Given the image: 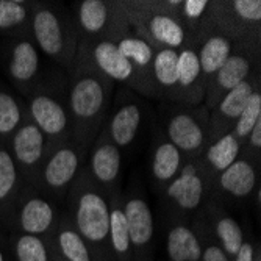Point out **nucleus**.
I'll return each instance as SVG.
<instances>
[{
	"label": "nucleus",
	"instance_id": "12",
	"mask_svg": "<svg viewBox=\"0 0 261 261\" xmlns=\"http://www.w3.org/2000/svg\"><path fill=\"white\" fill-rule=\"evenodd\" d=\"M168 197L183 211H193L200 206L205 197V185L196 164L188 163L178 175L168 185Z\"/></svg>",
	"mask_w": 261,
	"mask_h": 261
},
{
	"label": "nucleus",
	"instance_id": "32",
	"mask_svg": "<svg viewBox=\"0 0 261 261\" xmlns=\"http://www.w3.org/2000/svg\"><path fill=\"white\" fill-rule=\"evenodd\" d=\"M23 122V113L17 99L0 88V138H10Z\"/></svg>",
	"mask_w": 261,
	"mask_h": 261
},
{
	"label": "nucleus",
	"instance_id": "15",
	"mask_svg": "<svg viewBox=\"0 0 261 261\" xmlns=\"http://www.w3.org/2000/svg\"><path fill=\"white\" fill-rule=\"evenodd\" d=\"M92 58L96 63V69L108 80L127 83L135 75V67L117 50L116 42L100 41L92 50Z\"/></svg>",
	"mask_w": 261,
	"mask_h": 261
},
{
	"label": "nucleus",
	"instance_id": "5",
	"mask_svg": "<svg viewBox=\"0 0 261 261\" xmlns=\"http://www.w3.org/2000/svg\"><path fill=\"white\" fill-rule=\"evenodd\" d=\"M82 168V150L77 144H63L49 153L41 166L38 178L45 194H66Z\"/></svg>",
	"mask_w": 261,
	"mask_h": 261
},
{
	"label": "nucleus",
	"instance_id": "4",
	"mask_svg": "<svg viewBox=\"0 0 261 261\" xmlns=\"http://www.w3.org/2000/svg\"><path fill=\"white\" fill-rule=\"evenodd\" d=\"M58 221L57 206L49 199L39 193L20 191L11 218V225H16V231L49 241L54 238Z\"/></svg>",
	"mask_w": 261,
	"mask_h": 261
},
{
	"label": "nucleus",
	"instance_id": "37",
	"mask_svg": "<svg viewBox=\"0 0 261 261\" xmlns=\"http://www.w3.org/2000/svg\"><path fill=\"white\" fill-rule=\"evenodd\" d=\"M180 5H181L183 16L188 20H197L203 16V13L206 11L210 4L206 0H186V2H183Z\"/></svg>",
	"mask_w": 261,
	"mask_h": 261
},
{
	"label": "nucleus",
	"instance_id": "3",
	"mask_svg": "<svg viewBox=\"0 0 261 261\" xmlns=\"http://www.w3.org/2000/svg\"><path fill=\"white\" fill-rule=\"evenodd\" d=\"M32 33L36 45L49 58L70 67L75 55L74 32L54 8L38 5L32 11Z\"/></svg>",
	"mask_w": 261,
	"mask_h": 261
},
{
	"label": "nucleus",
	"instance_id": "38",
	"mask_svg": "<svg viewBox=\"0 0 261 261\" xmlns=\"http://www.w3.org/2000/svg\"><path fill=\"white\" fill-rule=\"evenodd\" d=\"M255 256H256V252H255L253 244L249 241H244L241 249L238 250V253L234 255L231 261H255Z\"/></svg>",
	"mask_w": 261,
	"mask_h": 261
},
{
	"label": "nucleus",
	"instance_id": "41",
	"mask_svg": "<svg viewBox=\"0 0 261 261\" xmlns=\"http://www.w3.org/2000/svg\"><path fill=\"white\" fill-rule=\"evenodd\" d=\"M52 261H63V259H61V258H60V256H58V255L55 253V255H54V259H52Z\"/></svg>",
	"mask_w": 261,
	"mask_h": 261
},
{
	"label": "nucleus",
	"instance_id": "19",
	"mask_svg": "<svg viewBox=\"0 0 261 261\" xmlns=\"http://www.w3.org/2000/svg\"><path fill=\"white\" fill-rule=\"evenodd\" d=\"M166 252L171 261H202L199 234L191 227L175 224L168 233Z\"/></svg>",
	"mask_w": 261,
	"mask_h": 261
},
{
	"label": "nucleus",
	"instance_id": "34",
	"mask_svg": "<svg viewBox=\"0 0 261 261\" xmlns=\"http://www.w3.org/2000/svg\"><path fill=\"white\" fill-rule=\"evenodd\" d=\"M202 77L197 52L183 49L178 52V85L181 89H191Z\"/></svg>",
	"mask_w": 261,
	"mask_h": 261
},
{
	"label": "nucleus",
	"instance_id": "20",
	"mask_svg": "<svg viewBox=\"0 0 261 261\" xmlns=\"http://www.w3.org/2000/svg\"><path fill=\"white\" fill-rule=\"evenodd\" d=\"M141 119V108L136 103H124L111 117L108 125V138L119 149L132 146L138 135Z\"/></svg>",
	"mask_w": 261,
	"mask_h": 261
},
{
	"label": "nucleus",
	"instance_id": "39",
	"mask_svg": "<svg viewBox=\"0 0 261 261\" xmlns=\"http://www.w3.org/2000/svg\"><path fill=\"white\" fill-rule=\"evenodd\" d=\"M247 144L250 149H253L256 153L261 149V119L255 124V127L252 128V132L247 136Z\"/></svg>",
	"mask_w": 261,
	"mask_h": 261
},
{
	"label": "nucleus",
	"instance_id": "36",
	"mask_svg": "<svg viewBox=\"0 0 261 261\" xmlns=\"http://www.w3.org/2000/svg\"><path fill=\"white\" fill-rule=\"evenodd\" d=\"M200 246H202V261H231L227 253L221 249L218 241H215L210 234L199 236Z\"/></svg>",
	"mask_w": 261,
	"mask_h": 261
},
{
	"label": "nucleus",
	"instance_id": "40",
	"mask_svg": "<svg viewBox=\"0 0 261 261\" xmlns=\"http://www.w3.org/2000/svg\"><path fill=\"white\" fill-rule=\"evenodd\" d=\"M0 261H8V253L2 244H0Z\"/></svg>",
	"mask_w": 261,
	"mask_h": 261
},
{
	"label": "nucleus",
	"instance_id": "6",
	"mask_svg": "<svg viewBox=\"0 0 261 261\" xmlns=\"http://www.w3.org/2000/svg\"><path fill=\"white\" fill-rule=\"evenodd\" d=\"M8 150L16 161L22 180H33L39 174L49 146L42 132L32 121H27L10 136Z\"/></svg>",
	"mask_w": 261,
	"mask_h": 261
},
{
	"label": "nucleus",
	"instance_id": "14",
	"mask_svg": "<svg viewBox=\"0 0 261 261\" xmlns=\"http://www.w3.org/2000/svg\"><path fill=\"white\" fill-rule=\"evenodd\" d=\"M168 136L180 153H196L206 139L202 122L191 113L174 114L168 124Z\"/></svg>",
	"mask_w": 261,
	"mask_h": 261
},
{
	"label": "nucleus",
	"instance_id": "16",
	"mask_svg": "<svg viewBox=\"0 0 261 261\" xmlns=\"http://www.w3.org/2000/svg\"><path fill=\"white\" fill-rule=\"evenodd\" d=\"M39 52L30 39H20L13 47L8 57V72L13 82L19 85H27L39 72Z\"/></svg>",
	"mask_w": 261,
	"mask_h": 261
},
{
	"label": "nucleus",
	"instance_id": "26",
	"mask_svg": "<svg viewBox=\"0 0 261 261\" xmlns=\"http://www.w3.org/2000/svg\"><path fill=\"white\" fill-rule=\"evenodd\" d=\"M181 169V153L180 150L171 144L169 141H164L156 147L152 161V174L156 181L169 185Z\"/></svg>",
	"mask_w": 261,
	"mask_h": 261
},
{
	"label": "nucleus",
	"instance_id": "13",
	"mask_svg": "<svg viewBox=\"0 0 261 261\" xmlns=\"http://www.w3.org/2000/svg\"><path fill=\"white\" fill-rule=\"evenodd\" d=\"M22 191V177L7 146H0V219L11 225L13 211Z\"/></svg>",
	"mask_w": 261,
	"mask_h": 261
},
{
	"label": "nucleus",
	"instance_id": "23",
	"mask_svg": "<svg viewBox=\"0 0 261 261\" xmlns=\"http://www.w3.org/2000/svg\"><path fill=\"white\" fill-rule=\"evenodd\" d=\"M231 55V41L227 36L215 35L205 41L200 52L197 54L200 63V72L205 75V80L215 75L225 64Z\"/></svg>",
	"mask_w": 261,
	"mask_h": 261
},
{
	"label": "nucleus",
	"instance_id": "10",
	"mask_svg": "<svg viewBox=\"0 0 261 261\" xmlns=\"http://www.w3.org/2000/svg\"><path fill=\"white\" fill-rule=\"evenodd\" d=\"M121 166V149L108 136H102L96 142L89 158V171L92 181L103 188H111L119 181Z\"/></svg>",
	"mask_w": 261,
	"mask_h": 261
},
{
	"label": "nucleus",
	"instance_id": "22",
	"mask_svg": "<svg viewBox=\"0 0 261 261\" xmlns=\"http://www.w3.org/2000/svg\"><path fill=\"white\" fill-rule=\"evenodd\" d=\"M146 27L149 35L153 38V41H156L158 44L166 47V49L177 50L178 47L183 45L186 39V33L180 20L169 13L152 14L147 19Z\"/></svg>",
	"mask_w": 261,
	"mask_h": 261
},
{
	"label": "nucleus",
	"instance_id": "33",
	"mask_svg": "<svg viewBox=\"0 0 261 261\" xmlns=\"http://www.w3.org/2000/svg\"><path fill=\"white\" fill-rule=\"evenodd\" d=\"M261 119V94L258 91H253L250 99L247 100L244 110L241 111L238 121L233 125V136L243 142L247 139L249 133L255 127V124Z\"/></svg>",
	"mask_w": 261,
	"mask_h": 261
},
{
	"label": "nucleus",
	"instance_id": "21",
	"mask_svg": "<svg viewBox=\"0 0 261 261\" xmlns=\"http://www.w3.org/2000/svg\"><path fill=\"white\" fill-rule=\"evenodd\" d=\"M110 202V246L114 261H133V249L128 236L124 206L117 197Z\"/></svg>",
	"mask_w": 261,
	"mask_h": 261
},
{
	"label": "nucleus",
	"instance_id": "31",
	"mask_svg": "<svg viewBox=\"0 0 261 261\" xmlns=\"http://www.w3.org/2000/svg\"><path fill=\"white\" fill-rule=\"evenodd\" d=\"M117 50L121 55L136 69H146L153 61V49L152 45L142 38L138 36H127L122 38L119 42H116Z\"/></svg>",
	"mask_w": 261,
	"mask_h": 261
},
{
	"label": "nucleus",
	"instance_id": "24",
	"mask_svg": "<svg viewBox=\"0 0 261 261\" xmlns=\"http://www.w3.org/2000/svg\"><path fill=\"white\" fill-rule=\"evenodd\" d=\"M13 256L16 261H52L54 244L44 238L16 231L11 240Z\"/></svg>",
	"mask_w": 261,
	"mask_h": 261
},
{
	"label": "nucleus",
	"instance_id": "18",
	"mask_svg": "<svg viewBox=\"0 0 261 261\" xmlns=\"http://www.w3.org/2000/svg\"><path fill=\"white\" fill-rule=\"evenodd\" d=\"M52 244L55 253L63 261H94L88 246L82 240V236L77 233L69 216H64V219L58 221Z\"/></svg>",
	"mask_w": 261,
	"mask_h": 261
},
{
	"label": "nucleus",
	"instance_id": "11",
	"mask_svg": "<svg viewBox=\"0 0 261 261\" xmlns=\"http://www.w3.org/2000/svg\"><path fill=\"white\" fill-rule=\"evenodd\" d=\"M250 60L244 57L243 54H231L225 64L213 75V82L208 86V97H206V107L210 110L216 108L219 100L225 96L228 91L238 86L241 82L247 80L250 74Z\"/></svg>",
	"mask_w": 261,
	"mask_h": 261
},
{
	"label": "nucleus",
	"instance_id": "42",
	"mask_svg": "<svg viewBox=\"0 0 261 261\" xmlns=\"http://www.w3.org/2000/svg\"><path fill=\"white\" fill-rule=\"evenodd\" d=\"M255 261H261V256H259V252H256V256H255Z\"/></svg>",
	"mask_w": 261,
	"mask_h": 261
},
{
	"label": "nucleus",
	"instance_id": "27",
	"mask_svg": "<svg viewBox=\"0 0 261 261\" xmlns=\"http://www.w3.org/2000/svg\"><path fill=\"white\" fill-rule=\"evenodd\" d=\"M215 222H213V231L216 234V241L221 246V249L227 253L230 259L234 258L244 243V233L240 225V222L230 215H218L215 216Z\"/></svg>",
	"mask_w": 261,
	"mask_h": 261
},
{
	"label": "nucleus",
	"instance_id": "29",
	"mask_svg": "<svg viewBox=\"0 0 261 261\" xmlns=\"http://www.w3.org/2000/svg\"><path fill=\"white\" fill-rule=\"evenodd\" d=\"M33 7L20 0H0V33H16L32 20Z\"/></svg>",
	"mask_w": 261,
	"mask_h": 261
},
{
	"label": "nucleus",
	"instance_id": "35",
	"mask_svg": "<svg viewBox=\"0 0 261 261\" xmlns=\"http://www.w3.org/2000/svg\"><path fill=\"white\" fill-rule=\"evenodd\" d=\"M233 13L241 20L249 23H259L261 20V2L259 0H234L230 4Z\"/></svg>",
	"mask_w": 261,
	"mask_h": 261
},
{
	"label": "nucleus",
	"instance_id": "9",
	"mask_svg": "<svg viewBox=\"0 0 261 261\" xmlns=\"http://www.w3.org/2000/svg\"><path fill=\"white\" fill-rule=\"evenodd\" d=\"M253 85L250 80L241 82L236 88L228 91L225 96L219 100L215 108V114L211 116V127H210V138L215 141L222 135L228 133L231 125L238 121L241 111L244 110L247 100L253 92Z\"/></svg>",
	"mask_w": 261,
	"mask_h": 261
},
{
	"label": "nucleus",
	"instance_id": "8",
	"mask_svg": "<svg viewBox=\"0 0 261 261\" xmlns=\"http://www.w3.org/2000/svg\"><path fill=\"white\" fill-rule=\"evenodd\" d=\"M30 121L42 132L45 139H58L67 132L69 114L50 94H35L29 105Z\"/></svg>",
	"mask_w": 261,
	"mask_h": 261
},
{
	"label": "nucleus",
	"instance_id": "30",
	"mask_svg": "<svg viewBox=\"0 0 261 261\" xmlns=\"http://www.w3.org/2000/svg\"><path fill=\"white\" fill-rule=\"evenodd\" d=\"M153 77L164 89H172L178 85V52L163 47L153 55Z\"/></svg>",
	"mask_w": 261,
	"mask_h": 261
},
{
	"label": "nucleus",
	"instance_id": "28",
	"mask_svg": "<svg viewBox=\"0 0 261 261\" xmlns=\"http://www.w3.org/2000/svg\"><path fill=\"white\" fill-rule=\"evenodd\" d=\"M240 152L241 142L233 136L231 132H228L213 141V144L206 150V161L213 171L221 174L240 158Z\"/></svg>",
	"mask_w": 261,
	"mask_h": 261
},
{
	"label": "nucleus",
	"instance_id": "1",
	"mask_svg": "<svg viewBox=\"0 0 261 261\" xmlns=\"http://www.w3.org/2000/svg\"><path fill=\"white\" fill-rule=\"evenodd\" d=\"M70 211V222L88 246L92 259L114 261L110 246V202L92 178L88 180L86 172L72 189Z\"/></svg>",
	"mask_w": 261,
	"mask_h": 261
},
{
	"label": "nucleus",
	"instance_id": "17",
	"mask_svg": "<svg viewBox=\"0 0 261 261\" xmlns=\"http://www.w3.org/2000/svg\"><path fill=\"white\" fill-rule=\"evenodd\" d=\"M256 183H258L256 169L246 158H238L219 175L221 188L227 194L236 199L249 197L255 191Z\"/></svg>",
	"mask_w": 261,
	"mask_h": 261
},
{
	"label": "nucleus",
	"instance_id": "2",
	"mask_svg": "<svg viewBox=\"0 0 261 261\" xmlns=\"http://www.w3.org/2000/svg\"><path fill=\"white\" fill-rule=\"evenodd\" d=\"M110 100V80L99 70L80 72L70 85L69 107L70 114L80 132V138L89 136L91 128L103 119Z\"/></svg>",
	"mask_w": 261,
	"mask_h": 261
},
{
	"label": "nucleus",
	"instance_id": "7",
	"mask_svg": "<svg viewBox=\"0 0 261 261\" xmlns=\"http://www.w3.org/2000/svg\"><path fill=\"white\" fill-rule=\"evenodd\" d=\"M122 206L133 249V261H152L155 222L149 203L142 197L135 196L125 200Z\"/></svg>",
	"mask_w": 261,
	"mask_h": 261
},
{
	"label": "nucleus",
	"instance_id": "25",
	"mask_svg": "<svg viewBox=\"0 0 261 261\" xmlns=\"http://www.w3.org/2000/svg\"><path fill=\"white\" fill-rule=\"evenodd\" d=\"M111 19V7L102 0H83L79 4V25L89 35L97 36L105 32Z\"/></svg>",
	"mask_w": 261,
	"mask_h": 261
}]
</instances>
